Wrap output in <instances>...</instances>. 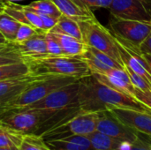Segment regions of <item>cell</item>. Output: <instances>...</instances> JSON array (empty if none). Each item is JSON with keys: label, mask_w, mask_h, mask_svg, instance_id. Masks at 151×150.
<instances>
[{"label": "cell", "mask_w": 151, "mask_h": 150, "mask_svg": "<svg viewBox=\"0 0 151 150\" xmlns=\"http://www.w3.org/2000/svg\"><path fill=\"white\" fill-rule=\"evenodd\" d=\"M78 103L83 112H100L112 108L145 111V106L133 96L101 83L92 74L79 80Z\"/></svg>", "instance_id": "cell-1"}, {"label": "cell", "mask_w": 151, "mask_h": 150, "mask_svg": "<svg viewBox=\"0 0 151 150\" xmlns=\"http://www.w3.org/2000/svg\"><path fill=\"white\" fill-rule=\"evenodd\" d=\"M28 74L36 77L69 76L81 80L91 75V72L81 56L45 54L40 57L24 62Z\"/></svg>", "instance_id": "cell-2"}, {"label": "cell", "mask_w": 151, "mask_h": 150, "mask_svg": "<svg viewBox=\"0 0 151 150\" xmlns=\"http://www.w3.org/2000/svg\"><path fill=\"white\" fill-rule=\"evenodd\" d=\"M77 80H79L69 76L39 77L37 80L29 84L16 98H14L4 108L0 109V112L28 106L44 98L53 91Z\"/></svg>", "instance_id": "cell-3"}, {"label": "cell", "mask_w": 151, "mask_h": 150, "mask_svg": "<svg viewBox=\"0 0 151 150\" xmlns=\"http://www.w3.org/2000/svg\"><path fill=\"white\" fill-rule=\"evenodd\" d=\"M57 112L58 111L19 108L1 111L0 119L4 126L24 134L36 135L37 132H41L44 124Z\"/></svg>", "instance_id": "cell-4"}, {"label": "cell", "mask_w": 151, "mask_h": 150, "mask_svg": "<svg viewBox=\"0 0 151 150\" xmlns=\"http://www.w3.org/2000/svg\"><path fill=\"white\" fill-rule=\"evenodd\" d=\"M78 23L81 31L82 41L88 46L107 54L123 65L117 42L110 30L104 27L96 18L78 21Z\"/></svg>", "instance_id": "cell-5"}, {"label": "cell", "mask_w": 151, "mask_h": 150, "mask_svg": "<svg viewBox=\"0 0 151 150\" xmlns=\"http://www.w3.org/2000/svg\"><path fill=\"white\" fill-rule=\"evenodd\" d=\"M97 119V112L81 111L69 120L45 131L40 136L43 141L62 139L72 135L88 136L96 131Z\"/></svg>", "instance_id": "cell-6"}, {"label": "cell", "mask_w": 151, "mask_h": 150, "mask_svg": "<svg viewBox=\"0 0 151 150\" xmlns=\"http://www.w3.org/2000/svg\"><path fill=\"white\" fill-rule=\"evenodd\" d=\"M78 92L79 80L64 86L53 91L38 102H35L23 108L49 111H59L70 107L79 106Z\"/></svg>", "instance_id": "cell-7"}, {"label": "cell", "mask_w": 151, "mask_h": 150, "mask_svg": "<svg viewBox=\"0 0 151 150\" xmlns=\"http://www.w3.org/2000/svg\"><path fill=\"white\" fill-rule=\"evenodd\" d=\"M109 25L113 34L137 48L151 32V22L111 17Z\"/></svg>", "instance_id": "cell-8"}, {"label": "cell", "mask_w": 151, "mask_h": 150, "mask_svg": "<svg viewBox=\"0 0 151 150\" xmlns=\"http://www.w3.org/2000/svg\"><path fill=\"white\" fill-rule=\"evenodd\" d=\"M109 10L115 18L151 22V0H113Z\"/></svg>", "instance_id": "cell-9"}, {"label": "cell", "mask_w": 151, "mask_h": 150, "mask_svg": "<svg viewBox=\"0 0 151 150\" xmlns=\"http://www.w3.org/2000/svg\"><path fill=\"white\" fill-rule=\"evenodd\" d=\"M96 125V131L118 139L121 141L134 142L139 138L138 133L119 121L110 111H100Z\"/></svg>", "instance_id": "cell-10"}, {"label": "cell", "mask_w": 151, "mask_h": 150, "mask_svg": "<svg viewBox=\"0 0 151 150\" xmlns=\"http://www.w3.org/2000/svg\"><path fill=\"white\" fill-rule=\"evenodd\" d=\"M110 111L124 125L138 133L151 135V116L145 111L129 108H112Z\"/></svg>", "instance_id": "cell-11"}, {"label": "cell", "mask_w": 151, "mask_h": 150, "mask_svg": "<svg viewBox=\"0 0 151 150\" xmlns=\"http://www.w3.org/2000/svg\"><path fill=\"white\" fill-rule=\"evenodd\" d=\"M38 78L27 74L25 76L0 80V109L16 98L29 84Z\"/></svg>", "instance_id": "cell-12"}, {"label": "cell", "mask_w": 151, "mask_h": 150, "mask_svg": "<svg viewBox=\"0 0 151 150\" xmlns=\"http://www.w3.org/2000/svg\"><path fill=\"white\" fill-rule=\"evenodd\" d=\"M92 75L101 83L115 90H118L131 96H133L134 95L135 87L132 84L130 78L125 68H113L106 73H94Z\"/></svg>", "instance_id": "cell-13"}, {"label": "cell", "mask_w": 151, "mask_h": 150, "mask_svg": "<svg viewBox=\"0 0 151 150\" xmlns=\"http://www.w3.org/2000/svg\"><path fill=\"white\" fill-rule=\"evenodd\" d=\"M62 14L76 20L83 21L96 19L91 7L84 0H51Z\"/></svg>", "instance_id": "cell-14"}, {"label": "cell", "mask_w": 151, "mask_h": 150, "mask_svg": "<svg viewBox=\"0 0 151 150\" xmlns=\"http://www.w3.org/2000/svg\"><path fill=\"white\" fill-rule=\"evenodd\" d=\"M4 11L17 19L21 24L29 25L36 30L43 32L42 21L41 18L36 12L27 8L26 5H19L15 3L6 2Z\"/></svg>", "instance_id": "cell-15"}, {"label": "cell", "mask_w": 151, "mask_h": 150, "mask_svg": "<svg viewBox=\"0 0 151 150\" xmlns=\"http://www.w3.org/2000/svg\"><path fill=\"white\" fill-rule=\"evenodd\" d=\"M44 141L50 150H95L87 135H72Z\"/></svg>", "instance_id": "cell-16"}, {"label": "cell", "mask_w": 151, "mask_h": 150, "mask_svg": "<svg viewBox=\"0 0 151 150\" xmlns=\"http://www.w3.org/2000/svg\"><path fill=\"white\" fill-rule=\"evenodd\" d=\"M49 32L59 43L64 55L81 56L87 50V44L81 40L58 32Z\"/></svg>", "instance_id": "cell-17"}, {"label": "cell", "mask_w": 151, "mask_h": 150, "mask_svg": "<svg viewBox=\"0 0 151 150\" xmlns=\"http://www.w3.org/2000/svg\"><path fill=\"white\" fill-rule=\"evenodd\" d=\"M50 31L65 34L73 36L76 39L82 41V34H81V31L78 21L64 14H62L58 19L56 25Z\"/></svg>", "instance_id": "cell-18"}, {"label": "cell", "mask_w": 151, "mask_h": 150, "mask_svg": "<svg viewBox=\"0 0 151 150\" xmlns=\"http://www.w3.org/2000/svg\"><path fill=\"white\" fill-rule=\"evenodd\" d=\"M20 25V22L4 11L0 14V33L5 38L7 42L15 41Z\"/></svg>", "instance_id": "cell-19"}, {"label": "cell", "mask_w": 151, "mask_h": 150, "mask_svg": "<svg viewBox=\"0 0 151 150\" xmlns=\"http://www.w3.org/2000/svg\"><path fill=\"white\" fill-rule=\"evenodd\" d=\"M88 138L95 150H114L123 142L98 131H95L89 134Z\"/></svg>", "instance_id": "cell-20"}, {"label": "cell", "mask_w": 151, "mask_h": 150, "mask_svg": "<svg viewBox=\"0 0 151 150\" xmlns=\"http://www.w3.org/2000/svg\"><path fill=\"white\" fill-rule=\"evenodd\" d=\"M24 133L11 129L7 126H0V147L19 148L24 138Z\"/></svg>", "instance_id": "cell-21"}, {"label": "cell", "mask_w": 151, "mask_h": 150, "mask_svg": "<svg viewBox=\"0 0 151 150\" xmlns=\"http://www.w3.org/2000/svg\"><path fill=\"white\" fill-rule=\"evenodd\" d=\"M26 6L27 8L35 11L36 13L49 15L56 19H58L62 15L59 9L51 0H38L32 2L30 4Z\"/></svg>", "instance_id": "cell-22"}, {"label": "cell", "mask_w": 151, "mask_h": 150, "mask_svg": "<svg viewBox=\"0 0 151 150\" xmlns=\"http://www.w3.org/2000/svg\"><path fill=\"white\" fill-rule=\"evenodd\" d=\"M27 74H28V67L24 62L0 65V80L25 76Z\"/></svg>", "instance_id": "cell-23"}, {"label": "cell", "mask_w": 151, "mask_h": 150, "mask_svg": "<svg viewBox=\"0 0 151 150\" xmlns=\"http://www.w3.org/2000/svg\"><path fill=\"white\" fill-rule=\"evenodd\" d=\"M19 150H50L46 145L43 139L35 134H25Z\"/></svg>", "instance_id": "cell-24"}, {"label": "cell", "mask_w": 151, "mask_h": 150, "mask_svg": "<svg viewBox=\"0 0 151 150\" xmlns=\"http://www.w3.org/2000/svg\"><path fill=\"white\" fill-rule=\"evenodd\" d=\"M114 150H151V142L148 139L144 140L139 136V138L134 142L123 141L119 147Z\"/></svg>", "instance_id": "cell-25"}, {"label": "cell", "mask_w": 151, "mask_h": 150, "mask_svg": "<svg viewBox=\"0 0 151 150\" xmlns=\"http://www.w3.org/2000/svg\"><path fill=\"white\" fill-rule=\"evenodd\" d=\"M46 48L47 53L50 55H64L63 50L58 41L50 34V32L46 33Z\"/></svg>", "instance_id": "cell-26"}, {"label": "cell", "mask_w": 151, "mask_h": 150, "mask_svg": "<svg viewBox=\"0 0 151 150\" xmlns=\"http://www.w3.org/2000/svg\"><path fill=\"white\" fill-rule=\"evenodd\" d=\"M37 32H38V30H36L33 27H31L29 25H26V24H21L18 30L16 39L14 42H23V41L30 38L34 34H35Z\"/></svg>", "instance_id": "cell-27"}, {"label": "cell", "mask_w": 151, "mask_h": 150, "mask_svg": "<svg viewBox=\"0 0 151 150\" xmlns=\"http://www.w3.org/2000/svg\"><path fill=\"white\" fill-rule=\"evenodd\" d=\"M133 97L145 107L151 109V91H142L135 88Z\"/></svg>", "instance_id": "cell-28"}, {"label": "cell", "mask_w": 151, "mask_h": 150, "mask_svg": "<svg viewBox=\"0 0 151 150\" xmlns=\"http://www.w3.org/2000/svg\"><path fill=\"white\" fill-rule=\"evenodd\" d=\"M37 14L39 15V17L41 18V19L42 21V27H43L42 31L44 33H48L49 31H50L54 27V26L56 25V23L58 21V19H56L54 17H51L49 15H44V14H40V13H37Z\"/></svg>", "instance_id": "cell-29"}, {"label": "cell", "mask_w": 151, "mask_h": 150, "mask_svg": "<svg viewBox=\"0 0 151 150\" xmlns=\"http://www.w3.org/2000/svg\"><path fill=\"white\" fill-rule=\"evenodd\" d=\"M19 62H22L20 58L10 56L8 54L4 53L3 51L0 52V65L15 64V63H19Z\"/></svg>", "instance_id": "cell-30"}, {"label": "cell", "mask_w": 151, "mask_h": 150, "mask_svg": "<svg viewBox=\"0 0 151 150\" xmlns=\"http://www.w3.org/2000/svg\"><path fill=\"white\" fill-rule=\"evenodd\" d=\"M140 51L142 54H150L151 55V32L149 34V35L146 37V39L141 43Z\"/></svg>", "instance_id": "cell-31"}, {"label": "cell", "mask_w": 151, "mask_h": 150, "mask_svg": "<svg viewBox=\"0 0 151 150\" xmlns=\"http://www.w3.org/2000/svg\"><path fill=\"white\" fill-rule=\"evenodd\" d=\"M112 1L113 0H96L97 7L98 8H106V9H109V7L111 6Z\"/></svg>", "instance_id": "cell-32"}, {"label": "cell", "mask_w": 151, "mask_h": 150, "mask_svg": "<svg viewBox=\"0 0 151 150\" xmlns=\"http://www.w3.org/2000/svg\"><path fill=\"white\" fill-rule=\"evenodd\" d=\"M90 7L91 9H98L97 7V4H96V0H84Z\"/></svg>", "instance_id": "cell-33"}, {"label": "cell", "mask_w": 151, "mask_h": 150, "mask_svg": "<svg viewBox=\"0 0 151 150\" xmlns=\"http://www.w3.org/2000/svg\"><path fill=\"white\" fill-rule=\"evenodd\" d=\"M142 56H143L144 59L146 60V62H147V64H148V65H149L151 72V55H150V54H142Z\"/></svg>", "instance_id": "cell-34"}, {"label": "cell", "mask_w": 151, "mask_h": 150, "mask_svg": "<svg viewBox=\"0 0 151 150\" xmlns=\"http://www.w3.org/2000/svg\"><path fill=\"white\" fill-rule=\"evenodd\" d=\"M5 5H6V1L0 0V14L4 11V10L5 8Z\"/></svg>", "instance_id": "cell-35"}, {"label": "cell", "mask_w": 151, "mask_h": 150, "mask_svg": "<svg viewBox=\"0 0 151 150\" xmlns=\"http://www.w3.org/2000/svg\"><path fill=\"white\" fill-rule=\"evenodd\" d=\"M0 150H19L16 147H0Z\"/></svg>", "instance_id": "cell-36"}, {"label": "cell", "mask_w": 151, "mask_h": 150, "mask_svg": "<svg viewBox=\"0 0 151 150\" xmlns=\"http://www.w3.org/2000/svg\"><path fill=\"white\" fill-rule=\"evenodd\" d=\"M6 43H7V41L3 36V34L0 33V45H4V44H6Z\"/></svg>", "instance_id": "cell-37"}, {"label": "cell", "mask_w": 151, "mask_h": 150, "mask_svg": "<svg viewBox=\"0 0 151 150\" xmlns=\"http://www.w3.org/2000/svg\"><path fill=\"white\" fill-rule=\"evenodd\" d=\"M145 111H146L147 113H149V114L151 116V109H149V108L145 107Z\"/></svg>", "instance_id": "cell-38"}, {"label": "cell", "mask_w": 151, "mask_h": 150, "mask_svg": "<svg viewBox=\"0 0 151 150\" xmlns=\"http://www.w3.org/2000/svg\"><path fill=\"white\" fill-rule=\"evenodd\" d=\"M6 2H10V3H15V2H18V1H23V0H4Z\"/></svg>", "instance_id": "cell-39"}, {"label": "cell", "mask_w": 151, "mask_h": 150, "mask_svg": "<svg viewBox=\"0 0 151 150\" xmlns=\"http://www.w3.org/2000/svg\"><path fill=\"white\" fill-rule=\"evenodd\" d=\"M5 45L6 44H4V45H0V52H2L4 50V49L5 48Z\"/></svg>", "instance_id": "cell-40"}, {"label": "cell", "mask_w": 151, "mask_h": 150, "mask_svg": "<svg viewBox=\"0 0 151 150\" xmlns=\"http://www.w3.org/2000/svg\"><path fill=\"white\" fill-rule=\"evenodd\" d=\"M147 137H148L147 139H148V140H149V141L151 142V135H147Z\"/></svg>", "instance_id": "cell-41"}, {"label": "cell", "mask_w": 151, "mask_h": 150, "mask_svg": "<svg viewBox=\"0 0 151 150\" xmlns=\"http://www.w3.org/2000/svg\"><path fill=\"white\" fill-rule=\"evenodd\" d=\"M3 126V124H2V122H1V119H0V126Z\"/></svg>", "instance_id": "cell-42"}]
</instances>
